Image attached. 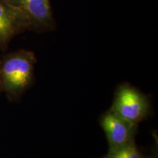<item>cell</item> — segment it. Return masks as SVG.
I'll list each match as a JSON object with an SVG mask.
<instances>
[{"label": "cell", "instance_id": "1", "mask_svg": "<svg viewBox=\"0 0 158 158\" xmlns=\"http://www.w3.org/2000/svg\"><path fill=\"white\" fill-rule=\"evenodd\" d=\"M36 62L34 53L23 49L5 55L0 60L2 88L10 101L17 100L30 86Z\"/></svg>", "mask_w": 158, "mask_h": 158}, {"label": "cell", "instance_id": "2", "mask_svg": "<svg viewBox=\"0 0 158 158\" xmlns=\"http://www.w3.org/2000/svg\"><path fill=\"white\" fill-rule=\"evenodd\" d=\"M149 108L147 97L133 86L123 84L116 91L110 109L127 121L138 124L148 116Z\"/></svg>", "mask_w": 158, "mask_h": 158}, {"label": "cell", "instance_id": "3", "mask_svg": "<svg viewBox=\"0 0 158 158\" xmlns=\"http://www.w3.org/2000/svg\"><path fill=\"white\" fill-rule=\"evenodd\" d=\"M23 12L28 21L29 30L37 32L55 28L50 0H7Z\"/></svg>", "mask_w": 158, "mask_h": 158}, {"label": "cell", "instance_id": "4", "mask_svg": "<svg viewBox=\"0 0 158 158\" xmlns=\"http://www.w3.org/2000/svg\"><path fill=\"white\" fill-rule=\"evenodd\" d=\"M100 125L107 138L109 150H115L134 140L138 124L127 121L110 109L100 118Z\"/></svg>", "mask_w": 158, "mask_h": 158}, {"label": "cell", "instance_id": "5", "mask_svg": "<svg viewBox=\"0 0 158 158\" xmlns=\"http://www.w3.org/2000/svg\"><path fill=\"white\" fill-rule=\"evenodd\" d=\"M28 29L27 17L7 0H0V49L5 50L13 37Z\"/></svg>", "mask_w": 158, "mask_h": 158}, {"label": "cell", "instance_id": "6", "mask_svg": "<svg viewBox=\"0 0 158 158\" xmlns=\"http://www.w3.org/2000/svg\"><path fill=\"white\" fill-rule=\"evenodd\" d=\"M115 150H117L122 158H141L139 152L134 143V140L129 142L124 147Z\"/></svg>", "mask_w": 158, "mask_h": 158}, {"label": "cell", "instance_id": "7", "mask_svg": "<svg viewBox=\"0 0 158 158\" xmlns=\"http://www.w3.org/2000/svg\"><path fill=\"white\" fill-rule=\"evenodd\" d=\"M106 158H122L117 150H109Z\"/></svg>", "mask_w": 158, "mask_h": 158}, {"label": "cell", "instance_id": "8", "mask_svg": "<svg viewBox=\"0 0 158 158\" xmlns=\"http://www.w3.org/2000/svg\"><path fill=\"white\" fill-rule=\"evenodd\" d=\"M2 91V81H1V75H0V92Z\"/></svg>", "mask_w": 158, "mask_h": 158}]
</instances>
